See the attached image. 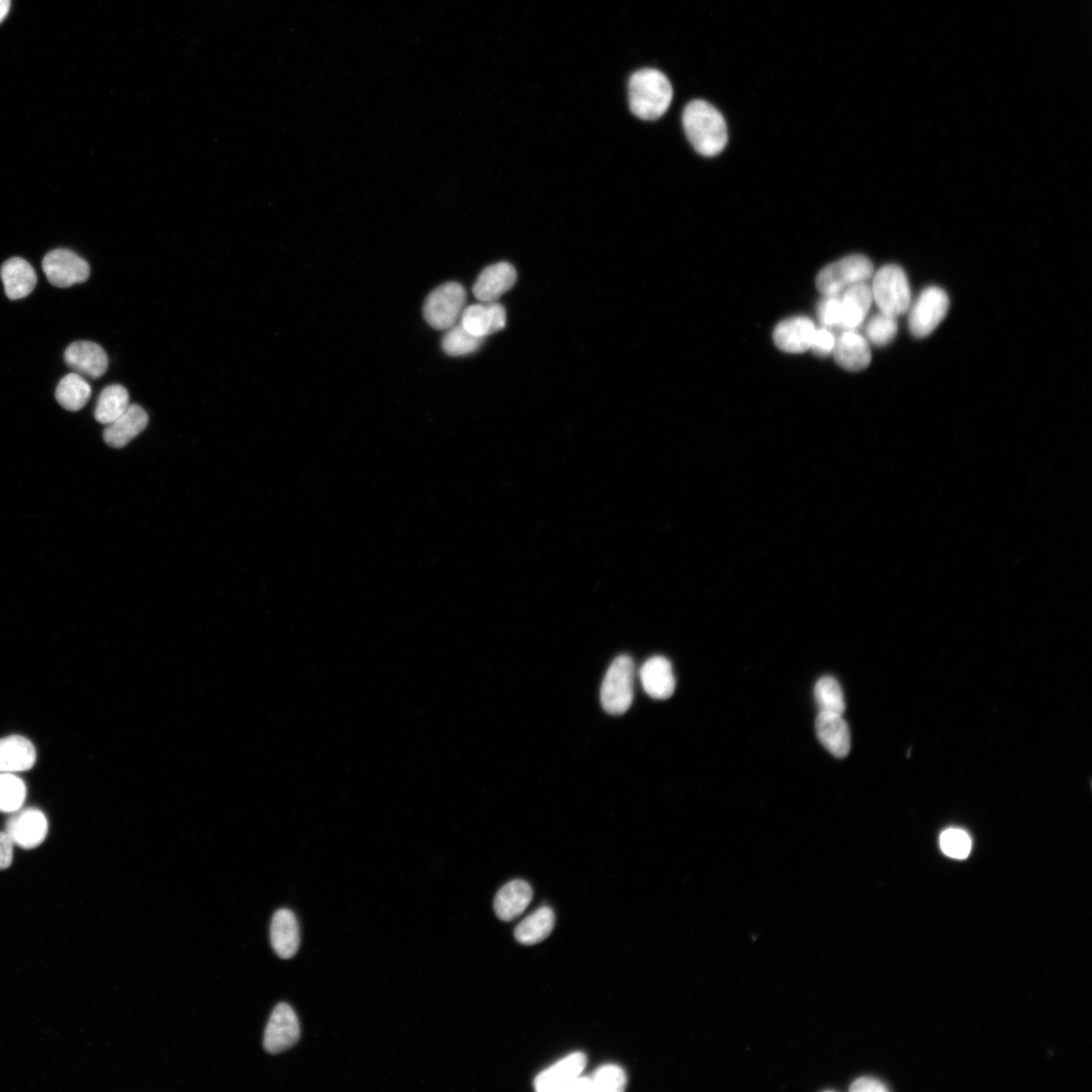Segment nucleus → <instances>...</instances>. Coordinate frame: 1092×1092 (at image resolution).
<instances>
[{
	"label": "nucleus",
	"mask_w": 1092,
	"mask_h": 1092,
	"mask_svg": "<svg viewBox=\"0 0 1092 1092\" xmlns=\"http://www.w3.org/2000/svg\"><path fill=\"white\" fill-rule=\"evenodd\" d=\"M840 328L853 331L866 320L873 303L871 286L867 282L847 287L840 293Z\"/></svg>",
	"instance_id": "nucleus-22"
},
{
	"label": "nucleus",
	"mask_w": 1092,
	"mask_h": 1092,
	"mask_svg": "<svg viewBox=\"0 0 1092 1092\" xmlns=\"http://www.w3.org/2000/svg\"><path fill=\"white\" fill-rule=\"evenodd\" d=\"M849 1090L852 1092H885L888 1087L879 1079L860 1077L851 1083Z\"/></svg>",
	"instance_id": "nucleus-36"
},
{
	"label": "nucleus",
	"mask_w": 1092,
	"mask_h": 1092,
	"mask_svg": "<svg viewBox=\"0 0 1092 1092\" xmlns=\"http://www.w3.org/2000/svg\"><path fill=\"white\" fill-rule=\"evenodd\" d=\"M42 270L51 284L69 287L86 281L90 274L89 264L68 249H56L42 259Z\"/></svg>",
	"instance_id": "nucleus-8"
},
{
	"label": "nucleus",
	"mask_w": 1092,
	"mask_h": 1092,
	"mask_svg": "<svg viewBox=\"0 0 1092 1092\" xmlns=\"http://www.w3.org/2000/svg\"><path fill=\"white\" fill-rule=\"evenodd\" d=\"M90 395V384L76 372L64 376L56 388V399L61 406L71 412L81 410Z\"/></svg>",
	"instance_id": "nucleus-27"
},
{
	"label": "nucleus",
	"mask_w": 1092,
	"mask_h": 1092,
	"mask_svg": "<svg viewBox=\"0 0 1092 1092\" xmlns=\"http://www.w3.org/2000/svg\"><path fill=\"white\" fill-rule=\"evenodd\" d=\"M832 353L835 362L847 371L863 370L872 360L868 340L854 330H847L838 337Z\"/></svg>",
	"instance_id": "nucleus-17"
},
{
	"label": "nucleus",
	"mask_w": 1092,
	"mask_h": 1092,
	"mask_svg": "<svg viewBox=\"0 0 1092 1092\" xmlns=\"http://www.w3.org/2000/svg\"><path fill=\"white\" fill-rule=\"evenodd\" d=\"M554 922L552 909L541 906L517 925L515 937L522 944L538 943L551 933Z\"/></svg>",
	"instance_id": "nucleus-25"
},
{
	"label": "nucleus",
	"mask_w": 1092,
	"mask_h": 1092,
	"mask_svg": "<svg viewBox=\"0 0 1092 1092\" xmlns=\"http://www.w3.org/2000/svg\"><path fill=\"white\" fill-rule=\"evenodd\" d=\"M873 301L885 314L897 317L911 305V290L904 270L895 264L881 267L873 274Z\"/></svg>",
	"instance_id": "nucleus-3"
},
{
	"label": "nucleus",
	"mask_w": 1092,
	"mask_h": 1092,
	"mask_svg": "<svg viewBox=\"0 0 1092 1092\" xmlns=\"http://www.w3.org/2000/svg\"><path fill=\"white\" fill-rule=\"evenodd\" d=\"M36 760L32 742L21 735L0 739V772H21L30 769Z\"/></svg>",
	"instance_id": "nucleus-21"
},
{
	"label": "nucleus",
	"mask_w": 1092,
	"mask_h": 1092,
	"mask_svg": "<svg viewBox=\"0 0 1092 1092\" xmlns=\"http://www.w3.org/2000/svg\"><path fill=\"white\" fill-rule=\"evenodd\" d=\"M14 843L8 834L0 832V871L10 867L13 859Z\"/></svg>",
	"instance_id": "nucleus-37"
},
{
	"label": "nucleus",
	"mask_w": 1092,
	"mask_h": 1092,
	"mask_svg": "<svg viewBox=\"0 0 1092 1092\" xmlns=\"http://www.w3.org/2000/svg\"><path fill=\"white\" fill-rule=\"evenodd\" d=\"M532 897L533 890L526 881L513 880L497 891L493 901L494 912L500 920L511 921L525 911Z\"/></svg>",
	"instance_id": "nucleus-23"
},
{
	"label": "nucleus",
	"mask_w": 1092,
	"mask_h": 1092,
	"mask_svg": "<svg viewBox=\"0 0 1092 1092\" xmlns=\"http://www.w3.org/2000/svg\"><path fill=\"white\" fill-rule=\"evenodd\" d=\"M298 1018L287 1003H279L270 1016L264 1034V1048L270 1054H279L293 1046L299 1039Z\"/></svg>",
	"instance_id": "nucleus-10"
},
{
	"label": "nucleus",
	"mask_w": 1092,
	"mask_h": 1092,
	"mask_svg": "<svg viewBox=\"0 0 1092 1092\" xmlns=\"http://www.w3.org/2000/svg\"><path fill=\"white\" fill-rule=\"evenodd\" d=\"M816 328L812 320L798 315L780 322L772 333L776 346L787 353H804L810 349Z\"/></svg>",
	"instance_id": "nucleus-14"
},
{
	"label": "nucleus",
	"mask_w": 1092,
	"mask_h": 1092,
	"mask_svg": "<svg viewBox=\"0 0 1092 1092\" xmlns=\"http://www.w3.org/2000/svg\"><path fill=\"white\" fill-rule=\"evenodd\" d=\"M836 339L826 328L816 329L812 338L810 349L816 356L826 357L833 352Z\"/></svg>",
	"instance_id": "nucleus-35"
},
{
	"label": "nucleus",
	"mask_w": 1092,
	"mask_h": 1092,
	"mask_svg": "<svg viewBox=\"0 0 1092 1092\" xmlns=\"http://www.w3.org/2000/svg\"><path fill=\"white\" fill-rule=\"evenodd\" d=\"M460 324L472 335L484 339L505 327L506 310L495 301L471 304L463 309Z\"/></svg>",
	"instance_id": "nucleus-15"
},
{
	"label": "nucleus",
	"mask_w": 1092,
	"mask_h": 1092,
	"mask_svg": "<svg viewBox=\"0 0 1092 1092\" xmlns=\"http://www.w3.org/2000/svg\"><path fill=\"white\" fill-rule=\"evenodd\" d=\"M0 275L5 293L10 299L27 296L35 287L37 280L32 266L19 257L5 261L1 266Z\"/></svg>",
	"instance_id": "nucleus-24"
},
{
	"label": "nucleus",
	"mask_w": 1092,
	"mask_h": 1092,
	"mask_svg": "<svg viewBox=\"0 0 1092 1092\" xmlns=\"http://www.w3.org/2000/svg\"><path fill=\"white\" fill-rule=\"evenodd\" d=\"M586 1061V1056L581 1052L569 1054L536 1076L535 1089L539 1092H563L583 1071Z\"/></svg>",
	"instance_id": "nucleus-11"
},
{
	"label": "nucleus",
	"mask_w": 1092,
	"mask_h": 1092,
	"mask_svg": "<svg viewBox=\"0 0 1092 1092\" xmlns=\"http://www.w3.org/2000/svg\"><path fill=\"white\" fill-rule=\"evenodd\" d=\"M10 8V0H0V23L8 14Z\"/></svg>",
	"instance_id": "nucleus-39"
},
{
	"label": "nucleus",
	"mask_w": 1092,
	"mask_h": 1092,
	"mask_svg": "<svg viewBox=\"0 0 1092 1092\" xmlns=\"http://www.w3.org/2000/svg\"><path fill=\"white\" fill-rule=\"evenodd\" d=\"M594 1092L590 1077H576L563 1090V1092Z\"/></svg>",
	"instance_id": "nucleus-38"
},
{
	"label": "nucleus",
	"mask_w": 1092,
	"mask_h": 1092,
	"mask_svg": "<svg viewBox=\"0 0 1092 1092\" xmlns=\"http://www.w3.org/2000/svg\"><path fill=\"white\" fill-rule=\"evenodd\" d=\"M872 261L860 254H852L828 264L816 277V287L823 295L840 294L847 287L867 282L873 277Z\"/></svg>",
	"instance_id": "nucleus-4"
},
{
	"label": "nucleus",
	"mask_w": 1092,
	"mask_h": 1092,
	"mask_svg": "<svg viewBox=\"0 0 1092 1092\" xmlns=\"http://www.w3.org/2000/svg\"><path fill=\"white\" fill-rule=\"evenodd\" d=\"M815 729L819 741L831 754L838 758H843L848 754L850 733L842 715L819 712Z\"/></svg>",
	"instance_id": "nucleus-16"
},
{
	"label": "nucleus",
	"mask_w": 1092,
	"mask_h": 1092,
	"mask_svg": "<svg viewBox=\"0 0 1092 1092\" xmlns=\"http://www.w3.org/2000/svg\"><path fill=\"white\" fill-rule=\"evenodd\" d=\"M590 1079L594 1092H621L627 1083L625 1071L614 1064L598 1068Z\"/></svg>",
	"instance_id": "nucleus-33"
},
{
	"label": "nucleus",
	"mask_w": 1092,
	"mask_h": 1092,
	"mask_svg": "<svg viewBox=\"0 0 1092 1092\" xmlns=\"http://www.w3.org/2000/svg\"><path fill=\"white\" fill-rule=\"evenodd\" d=\"M148 422V414L142 406L129 404L119 418L106 425L103 431V439L110 447H124L146 429Z\"/></svg>",
	"instance_id": "nucleus-19"
},
{
	"label": "nucleus",
	"mask_w": 1092,
	"mask_h": 1092,
	"mask_svg": "<svg viewBox=\"0 0 1092 1092\" xmlns=\"http://www.w3.org/2000/svg\"><path fill=\"white\" fill-rule=\"evenodd\" d=\"M49 824L46 815L36 808H20L11 813L6 822L5 832L17 845L24 849L37 847L46 839Z\"/></svg>",
	"instance_id": "nucleus-9"
},
{
	"label": "nucleus",
	"mask_w": 1092,
	"mask_h": 1092,
	"mask_svg": "<svg viewBox=\"0 0 1092 1092\" xmlns=\"http://www.w3.org/2000/svg\"><path fill=\"white\" fill-rule=\"evenodd\" d=\"M25 798L24 782L15 774L0 772V812L11 814L19 810Z\"/></svg>",
	"instance_id": "nucleus-30"
},
{
	"label": "nucleus",
	"mask_w": 1092,
	"mask_h": 1092,
	"mask_svg": "<svg viewBox=\"0 0 1092 1092\" xmlns=\"http://www.w3.org/2000/svg\"><path fill=\"white\" fill-rule=\"evenodd\" d=\"M898 331L896 317L881 311L874 314L866 324L864 335L868 342L882 347L891 343Z\"/></svg>",
	"instance_id": "nucleus-31"
},
{
	"label": "nucleus",
	"mask_w": 1092,
	"mask_h": 1092,
	"mask_svg": "<svg viewBox=\"0 0 1092 1092\" xmlns=\"http://www.w3.org/2000/svg\"><path fill=\"white\" fill-rule=\"evenodd\" d=\"M65 362L80 375L96 379L107 370L108 358L101 346L90 341H77L68 346Z\"/></svg>",
	"instance_id": "nucleus-12"
},
{
	"label": "nucleus",
	"mask_w": 1092,
	"mask_h": 1092,
	"mask_svg": "<svg viewBox=\"0 0 1092 1092\" xmlns=\"http://www.w3.org/2000/svg\"><path fill=\"white\" fill-rule=\"evenodd\" d=\"M682 126L693 148L705 157L720 154L728 141L726 121L711 103L696 99L682 111Z\"/></svg>",
	"instance_id": "nucleus-1"
},
{
	"label": "nucleus",
	"mask_w": 1092,
	"mask_h": 1092,
	"mask_svg": "<svg viewBox=\"0 0 1092 1092\" xmlns=\"http://www.w3.org/2000/svg\"><path fill=\"white\" fill-rule=\"evenodd\" d=\"M270 940L274 951L281 959L292 958L299 946V927L292 911L277 910L271 920Z\"/></svg>",
	"instance_id": "nucleus-20"
},
{
	"label": "nucleus",
	"mask_w": 1092,
	"mask_h": 1092,
	"mask_svg": "<svg viewBox=\"0 0 1092 1092\" xmlns=\"http://www.w3.org/2000/svg\"><path fill=\"white\" fill-rule=\"evenodd\" d=\"M628 100L630 110L635 116L643 120H655L668 109L672 100V87L668 78L659 70L641 69L630 77Z\"/></svg>",
	"instance_id": "nucleus-2"
},
{
	"label": "nucleus",
	"mask_w": 1092,
	"mask_h": 1092,
	"mask_svg": "<svg viewBox=\"0 0 1092 1092\" xmlns=\"http://www.w3.org/2000/svg\"><path fill=\"white\" fill-rule=\"evenodd\" d=\"M949 307L947 293L938 286L923 289L911 305L908 317L909 330L916 338L931 334L945 317Z\"/></svg>",
	"instance_id": "nucleus-7"
},
{
	"label": "nucleus",
	"mask_w": 1092,
	"mask_h": 1092,
	"mask_svg": "<svg viewBox=\"0 0 1092 1092\" xmlns=\"http://www.w3.org/2000/svg\"><path fill=\"white\" fill-rule=\"evenodd\" d=\"M516 280L517 272L514 266L508 262H497L480 272L472 292L481 302H494L514 286Z\"/></svg>",
	"instance_id": "nucleus-13"
},
{
	"label": "nucleus",
	"mask_w": 1092,
	"mask_h": 1092,
	"mask_svg": "<svg viewBox=\"0 0 1092 1092\" xmlns=\"http://www.w3.org/2000/svg\"><path fill=\"white\" fill-rule=\"evenodd\" d=\"M817 305V316L824 328L840 327L841 299L840 294L823 295Z\"/></svg>",
	"instance_id": "nucleus-34"
},
{
	"label": "nucleus",
	"mask_w": 1092,
	"mask_h": 1092,
	"mask_svg": "<svg viewBox=\"0 0 1092 1092\" xmlns=\"http://www.w3.org/2000/svg\"><path fill=\"white\" fill-rule=\"evenodd\" d=\"M645 693L653 699H668L674 692L675 678L668 659L653 656L646 660L639 671Z\"/></svg>",
	"instance_id": "nucleus-18"
},
{
	"label": "nucleus",
	"mask_w": 1092,
	"mask_h": 1092,
	"mask_svg": "<svg viewBox=\"0 0 1092 1092\" xmlns=\"http://www.w3.org/2000/svg\"><path fill=\"white\" fill-rule=\"evenodd\" d=\"M483 340V338L472 335L459 324L447 330L442 338L441 345L446 354L463 356L477 351Z\"/></svg>",
	"instance_id": "nucleus-29"
},
{
	"label": "nucleus",
	"mask_w": 1092,
	"mask_h": 1092,
	"mask_svg": "<svg viewBox=\"0 0 1092 1092\" xmlns=\"http://www.w3.org/2000/svg\"><path fill=\"white\" fill-rule=\"evenodd\" d=\"M129 405L127 390L119 384L108 385L100 392L94 411L97 422L109 425L119 418Z\"/></svg>",
	"instance_id": "nucleus-26"
},
{
	"label": "nucleus",
	"mask_w": 1092,
	"mask_h": 1092,
	"mask_svg": "<svg viewBox=\"0 0 1092 1092\" xmlns=\"http://www.w3.org/2000/svg\"><path fill=\"white\" fill-rule=\"evenodd\" d=\"M634 663L627 655L616 657L608 668L601 688V703L612 715H621L633 701Z\"/></svg>",
	"instance_id": "nucleus-5"
},
{
	"label": "nucleus",
	"mask_w": 1092,
	"mask_h": 1092,
	"mask_svg": "<svg viewBox=\"0 0 1092 1092\" xmlns=\"http://www.w3.org/2000/svg\"><path fill=\"white\" fill-rule=\"evenodd\" d=\"M814 697L819 712L842 715L845 702L838 681L832 676H823L815 685Z\"/></svg>",
	"instance_id": "nucleus-28"
},
{
	"label": "nucleus",
	"mask_w": 1092,
	"mask_h": 1092,
	"mask_svg": "<svg viewBox=\"0 0 1092 1092\" xmlns=\"http://www.w3.org/2000/svg\"><path fill=\"white\" fill-rule=\"evenodd\" d=\"M466 301V290L457 282L444 283L427 296L423 314L436 330H448L460 320Z\"/></svg>",
	"instance_id": "nucleus-6"
},
{
	"label": "nucleus",
	"mask_w": 1092,
	"mask_h": 1092,
	"mask_svg": "<svg viewBox=\"0 0 1092 1092\" xmlns=\"http://www.w3.org/2000/svg\"><path fill=\"white\" fill-rule=\"evenodd\" d=\"M942 852L956 859L968 857L972 849V838L961 828H947L939 836Z\"/></svg>",
	"instance_id": "nucleus-32"
}]
</instances>
